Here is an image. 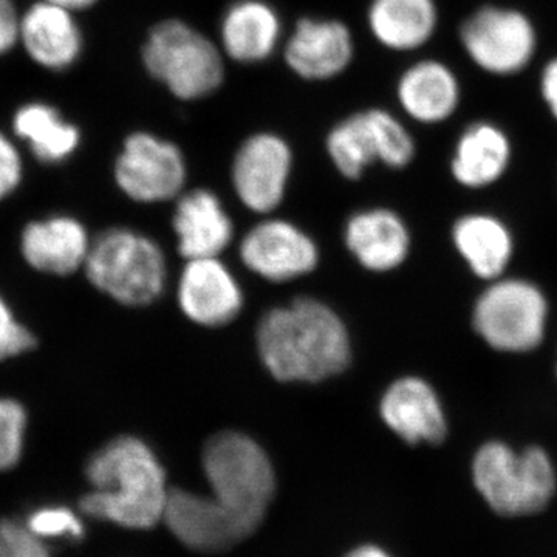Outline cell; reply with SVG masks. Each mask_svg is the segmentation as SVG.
I'll list each match as a JSON object with an SVG mask.
<instances>
[{"mask_svg":"<svg viewBox=\"0 0 557 557\" xmlns=\"http://www.w3.org/2000/svg\"><path fill=\"white\" fill-rule=\"evenodd\" d=\"M20 42L36 64L67 70L83 53V33L73 11L40 0L21 17Z\"/></svg>","mask_w":557,"mask_h":557,"instance_id":"obj_18","label":"cell"},{"mask_svg":"<svg viewBox=\"0 0 557 557\" xmlns=\"http://www.w3.org/2000/svg\"><path fill=\"white\" fill-rule=\"evenodd\" d=\"M178 304L196 324L222 327L240 313L244 295L218 258L190 259L180 276Z\"/></svg>","mask_w":557,"mask_h":557,"instance_id":"obj_14","label":"cell"},{"mask_svg":"<svg viewBox=\"0 0 557 557\" xmlns=\"http://www.w3.org/2000/svg\"><path fill=\"white\" fill-rule=\"evenodd\" d=\"M384 423L409 445H437L448 434V421L434 388L418 376L392 383L380 403Z\"/></svg>","mask_w":557,"mask_h":557,"instance_id":"obj_15","label":"cell"},{"mask_svg":"<svg viewBox=\"0 0 557 557\" xmlns=\"http://www.w3.org/2000/svg\"><path fill=\"white\" fill-rule=\"evenodd\" d=\"M25 412L20 403L0 399V471L20 461L24 446Z\"/></svg>","mask_w":557,"mask_h":557,"instance_id":"obj_28","label":"cell"},{"mask_svg":"<svg viewBox=\"0 0 557 557\" xmlns=\"http://www.w3.org/2000/svg\"><path fill=\"white\" fill-rule=\"evenodd\" d=\"M46 2L53 3V5L62 7V9L75 13V11L90 9L98 0H46Z\"/></svg>","mask_w":557,"mask_h":557,"instance_id":"obj_34","label":"cell"},{"mask_svg":"<svg viewBox=\"0 0 557 557\" xmlns=\"http://www.w3.org/2000/svg\"><path fill=\"white\" fill-rule=\"evenodd\" d=\"M211 494L171 490L164 523L185 547L222 553L251 536L274 496L273 467L265 450L240 432H220L203 449Z\"/></svg>","mask_w":557,"mask_h":557,"instance_id":"obj_1","label":"cell"},{"mask_svg":"<svg viewBox=\"0 0 557 557\" xmlns=\"http://www.w3.org/2000/svg\"><path fill=\"white\" fill-rule=\"evenodd\" d=\"M346 557H391L384 549L375 547V545H364V547L355 548L348 553Z\"/></svg>","mask_w":557,"mask_h":557,"instance_id":"obj_35","label":"cell"},{"mask_svg":"<svg viewBox=\"0 0 557 557\" xmlns=\"http://www.w3.org/2000/svg\"><path fill=\"white\" fill-rule=\"evenodd\" d=\"M368 27L381 47L412 53L437 35V0H370Z\"/></svg>","mask_w":557,"mask_h":557,"instance_id":"obj_20","label":"cell"},{"mask_svg":"<svg viewBox=\"0 0 557 557\" xmlns=\"http://www.w3.org/2000/svg\"><path fill=\"white\" fill-rule=\"evenodd\" d=\"M91 490L79 502L90 519L127 530H148L164 518L171 490L159 458L145 442L120 437L90 458Z\"/></svg>","mask_w":557,"mask_h":557,"instance_id":"obj_3","label":"cell"},{"mask_svg":"<svg viewBox=\"0 0 557 557\" xmlns=\"http://www.w3.org/2000/svg\"><path fill=\"white\" fill-rule=\"evenodd\" d=\"M288 69L306 81H329L343 75L355 58V39L343 21L302 17L284 44Z\"/></svg>","mask_w":557,"mask_h":557,"instance_id":"obj_11","label":"cell"},{"mask_svg":"<svg viewBox=\"0 0 557 557\" xmlns=\"http://www.w3.org/2000/svg\"><path fill=\"white\" fill-rule=\"evenodd\" d=\"M458 42L480 72L509 78L525 72L536 60L539 32L525 11L483 3L460 22Z\"/></svg>","mask_w":557,"mask_h":557,"instance_id":"obj_7","label":"cell"},{"mask_svg":"<svg viewBox=\"0 0 557 557\" xmlns=\"http://www.w3.org/2000/svg\"><path fill=\"white\" fill-rule=\"evenodd\" d=\"M0 557H53L49 544L28 530L25 522L0 519Z\"/></svg>","mask_w":557,"mask_h":557,"instance_id":"obj_29","label":"cell"},{"mask_svg":"<svg viewBox=\"0 0 557 557\" xmlns=\"http://www.w3.org/2000/svg\"><path fill=\"white\" fill-rule=\"evenodd\" d=\"M258 348L278 381L318 383L350 364V338L338 314L321 300L299 298L260 319Z\"/></svg>","mask_w":557,"mask_h":557,"instance_id":"obj_2","label":"cell"},{"mask_svg":"<svg viewBox=\"0 0 557 557\" xmlns=\"http://www.w3.org/2000/svg\"><path fill=\"white\" fill-rule=\"evenodd\" d=\"M22 178V160L16 146L0 132V200L17 188Z\"/></svg>","mask_w":557,"mask_h":557,"instance_id":"obj_31","label":"cell"},{"mask_svg":"<svg viewBox=\"0 0 557 557\" xmlns=\"http://www.w3.org/2000/svg\"><path fill=\"white\" fill-rule=\"evenodd\" d=\"M512 152L511 137L500 124L472 121L458 134L450 157V174L463 188H487L507 174Z\"/></svg>","mask_w":557,"mask_h":557,"instance_id":"obj_17","label":"cell"},{"mask_svg":"<svg viewBox=\"0 0 557 557\" xmlns=\"http://www.w3.org/2000/svg\"><path fill=\"white\" fill-rule=\"evenodd\" d=\"M453 239L469 269L486 281L500 277L511 260V233L494 215L475 212L458 219Z\"/></svg>","mask_w":557,"mask_h":557,"instance_id":"obj_23","label":"cell"},{"mask_svg":"<svg viewBox=\"0 0 557 557\" xmlns=\"http://www.w3.org/2000/svg\"><path fill=\"white\" fill-rule=\"evenodd\" d=\"M21 16L13 0H0V57L20 42Z\"/></svg>","mask_w":557,"mask_h":557,"instance_id":"obj_32","label":"cell"},{"mask_svg":"<svg viewBox=\"0 0 557 557\" xmlns=\"http://www.w3.org/2000/svg\"><path fill=\"white\" fill-rule=\"evenodd\" d=\"M188 178L182 149L171 139L137 131L124 139L115 161V182L138 203H160L180 197Z\"/></svg>","mask_w":557,"mask_h":557,"instance_id":"obj_9","label":"cell"},{"mask_svg":"<svg viewBox=\"0 0 557 557\" xmlns=\"http://www.w3.org/2000/svg\"><path fill=\"white\" fill-rule=\"evenodd\" d=\"M346 244L364 269L384 273L397 269L408 258L410 237L397 212L375 208L348 219Z\"/></svg>","mask_w":557,"mask_h":557,"instance_id":"obj_21","label":"cell"},{"mask_svg":"<svg viewBox=\"0 0 557 557\" xmlns=\"http://www.w3.org/2000/svg\"><path fill=\"white\" fill-rule=\"evenodd\" d=\"M91 284L124 306H148L166 285V260L156 242L126 228L102 233L86 260Z\"/></svg>","mask_w":557,"mask_h":557,"instance_id":"obj_6","label":"cell"},{"mask_svg":"<svg viewBox=\"0 0 557 557\" xmlns=\"http://www.w3.org/2000/svg\"><path fill=\"white\" fill-rule=\"evenodd\" d=\"M90 244L78 220L53 218L28 225L22 236L25 259L44 273L65 274L86 263Z\"/></svg>","mask_w":557,"mask_h":557,"instance_id":"obj_22","label":"cell"},{"mask_svg":"<svg viewBox=\"0 0 557 557\" xmlns=\"http://www.w3.org/2000/svg\"><path fill=\"white\" fill-rule=\"evenodd\" d=\"M395 95L408 119L423 126H437L460 110L463 86L448 62L423 58L403 70Z\"/></svg>","mask_w":557,"mask_h":557,"instance_id":"obj_13","label":"cell"},{"mask_svg":"<svg viewBox=\"0 0 557 557\" xmlns=\"http://www.w3.org/2000/svg\"><path fill=\"white\" fill-rule=\"evenodd\" d=\"M537 87L545 109L557 123V54L542 65Z\"/></svg>","mask_w":557,"mask_h":557,"instance_id":"obj_33","label":"cell"},{"mask_svg":"<svg viewBox=\"0 0 557 557\" xmlns=\"http://www.w3.org/2000/svg\"><path fill=\"white\" fill-rule=\"evenodd\" d=\"M472 479L480 496L502 516L542 511L556 493L552 458L541 448L516 453L502 442L485 443L472 461Z\"/></svg>","mask_w":557,"mask_h":557,"instance_id":"obj_5","label":"cell"},{"mask_svg":"<svg viewBox=\"0 0 557 557\" xmlns=\"http://www.w3.org/2000/svg\"><path fill=\"white\" fill-rule=\"evenodd\" d=\"M172 226L177 234L180 255L188 260L218 258L234 236L228 212L209 189L182 194Z\"/></svg>","mask_w":557,"mask_h":557,"instance_id":"obj_19","label":"cell"},{"mask_svg":"<svg viewBox=\"0 0 557 557\" xmlns=\"http://www.w3.org/2000/svg\"><path fill=\"white\" fill-rule=\"evenodd\" d=\"M141 60L149 75L183 101L211 97L225 81V54L220 46L182 20L153 25Z\"/></svg>","mask_w":557,"mask_h":557,"instance_id":"obj_4","label":"cell"},{"mask_svg":"<svg viewBox=\"0 0 557 557\" xmlns=\"http://www.w3.org/2000/svg\"><path fill=\"white\" fill-rule=\"evenodd\" d=\"M547 299L531 282L496 281L474 307L475 332L487 346L508 354H523L542 343L547 327Z\"/></svg>","mask_w":557,"mask_h":557,"instance_id":"obj_8","label":"cell"},{"mask_svg":"<svg viewBox=\"0 0 557 557\" xmlns=\"http://www.w3.org/2000/svg\"><path fill=\"white\" fill-rule=\"evenodd\" d=\"M247 269L271 282L292 281L318 265L317 245L304 231L285 220H267L249 231L240 244Z\"/></svg>","mask_w":557,"mask_h":557,"instance_id":"obj_12","label":"cell"},{"mask_svg":"<svg viewBox=\"0 0 557 557\" xmlns=\"http://www.w3.org/2000/svg\"><path fill=\"white\" fill-rule=\"evenodd\" d=\"M219 38L228 60L262 64L281 46V14L267 0H234L220 21Z\"/></svg>","mask_w":557,"mask_h":557,"instance_id":"obj_16","label":"cell"},{"mask_svg":"<svg viewBox=\"0 0 557 557\" xmlns=\"http://www.w3.org/2000/svg\"><path fill=\"white\" fill-rule=\"evenodd\" d=\"M293 170V150L276 132L249 135L237 149L231 180L242 203L252 212L274 211L287 193Z\"/></svg>","mask_w":557,"mask_h":557,"instance_id":"obj_10","label":"cell"},{"mask_svg":"<svg viewBox=\"0 0 557 557\" xmlns=\"http://www.w3.org/2000/svg\"><path fill=\"white\" fill-rule=\"evenodd\" d=\"M25 525L42 541H57L69 539L79 541L86 534L83 519L73 509L67 507H42L35 509Z\"/></svg>","mask_w":557,"mask_h":557,"instance_id":"obj_27","label":"cell"},{"mask_svg":"<svg viewBox=\"0 0 557 557\" xmlns=\"http://www.w3.org/2000/svg\"><path fill=\"white\" fill-rule=\"evenodd\" d=\"M35 344L36 341L32 333L17 324L9 307L0 298V359L24 354V351L30 350Z\"/></svg>","mask_w":557,"mask_h":557,"instance_id":"obj_30","label":"cell"},{"mask_svg":"<svg viewBox=\"0 0 557 557\" xmlns=\"http://www.w3.org/2000/svg\"><path fill=\"white\" fill-rule=\"evenodd\" d=\"M376 156L380 163L391 170H405L417 153V143L409 127L387 109L372 108L366 110Z\"/></svg>","mask_w":557,"mask_h":557,"instance_id":"obj_26","label":"cell"},{"mask_svg":"<svg viewBox=\"0 0 557 557\" xmlns=\"http://www.w3.org/2000/svg\"><path fill=\"white\" fill-rule=\"evenodd\" d=\"M325 149L343 177L361 178L366 170L379 161L366 110L338 121L325 138Z\"/></svg>","mask_w":557,"mask_h":557,"instance_id":"obj_25","label":"cell"},{"mask_svg":"<svg viewBox=\"0 0 557 557\" xmlns=\"http://www.w3.org/2000/svg\"><path fill=\"white\" fill-rule=\"evenodd\" d=\"M13 129L30 146L32 152L46 163L67 160L81 143L78 127L46 102L22 106L14 115Z\"/></svg>","mask_w":557,"mask_h":557,"instance_id":"obj_24","label":"cell"}]
</instances>
